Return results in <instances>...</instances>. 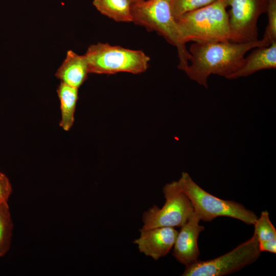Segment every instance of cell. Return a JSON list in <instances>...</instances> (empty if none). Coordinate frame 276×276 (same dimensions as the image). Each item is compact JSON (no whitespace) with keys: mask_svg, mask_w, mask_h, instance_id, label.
Here are the masks:
<instances>
[{"mask_svg":"<svg viewBox=\"0 0 276 276\" xmlns=\"http://www.w3.org/2000/svg\"><path fill=\"white\" fill-rule=\"evenodd\" d=\"M269 44L263 38L242 43L194 42L190 47L189 64L183 71L190 79L207 88L211 75L227 78L242 66L247 52Z\"/></svg>","mask_w":276,"mask_h":276,"instance_id":"obj_1","label":"cell"},{"mask_svg":"<svg viewBox=\"0 0 276 276\" xmlns=\"http://www.w3.org/2000/svg\"><path fill=\"white\" fill-rule=\"evenodd\" d=\"M223 0L192 11L176 20L182 42L206 43L229 41V25Z\"/></svg>","mask_w":276,"mask_h":276,"instance_id":"obj_2","label":"cell"},{"mask_svg":"<svg viewBox=\"0 0 276 276\" xmlns=\"http://www.w3.org/2000/svg\"><path fill=\"white\" fill-rule=\"evenodd\" d=\"M132 22L149 31H155L175 47L179 58L178 68L188 65L190 54L180 37L173 14V0H145L132 5Z\"/></svg>","mask_w":276,"mask_h":276,"instance_id":"obj_3","label":"cell"},{"mask_svg":"<svg viewBox=\"0 0 276 276\" xmlns=\"http://www.w3.org/2000/svg\"><path fill=\"white\" fill-rule=\"evenodd\" d=\"M178 181L201 220L210 222L218 217H227L251 225L254 224L258 218L254 212L242 204L220 199L206 192L187 172H182Z\"/></svg>","mask_w":276,"mask_h":276,"instance_id":"obj_4","label":"cell"},{"mask_svg":"<svg viewBox=\"0 0 276 276\" xmlns=\"http://www.w3.org/2000/svg\"><path fill=\"white\" fill-rule=\"evenodd\" d=\"M84 55L89 73L98 74L120 72L139 74L147 70L150 61V58L142 51L107 43L90 45Z\"/></svg>","mask_w":276,"mask_h":276,"instance_id":"obj_5","label":"cell"},{"mask_svg":"<svg viewBox=\"0 0 276 276\" xmlns=\"http://www.w3.org/2000/svg\"><path fill=\"white\" fill-rule=\"evenodd\" d=\"M259 242L254 234L230 251L212 260L197 261L186 266L183 276H222L235 272L256 261L260 256Z\"/></svg>","mask_w":276,"mask_h":276,"instance_id":"obj_6","label":"cell"},{"mask_svg":"<svg viewBox=\"0 0 276 276\" xmlns=\"http://www.w3.org/2000/svg\"><path fill=\"white\" fill-rule=\"evenodd\" d=\"M165 202L159 208L154 204L142 215V228L181 227L188 220L194 209L178 181L167 183L163 188Z\"/></svg>","mask_w":276,"mask_h":276,"instance_id":"obj_7","label":"cell"},{"mask_svg":"<svg viewBox=\"0 0 276 276\" xmlns=\"http://www.w3.org/2000/svg\"><path fill=\"white\" fill-rule=\"evenodd\" d=\"M228 12L229 41L242 43L258 40V20L266 13L267 0H223Z\"/></svg>","mask_w":276,"mask_h":276,"instance_id":"obj_8","label":"cell"},{"mask_svg":"<svg viewBox=\"0 0 276 276\" xmlns=\"http://www.w3.org/2000/svg\"><path fill=\"white\" fill-rule=\"evenodd\" d=\"M200 219L193 211L187 222L181 226L173 246V255L177 261L188 266L198 261L199 250L198 238L204 229L199 224Z\"/></svg>","mask_w":276,"mask_h":276,"instance_id":"obj_9","label":"cell"},{"mask_svg":"<svg viewBox=\"0 0 276 276\" xmlns=\"http://www.w3.org/2000/svg\"><path fill=\"white\" fill-rule=\"evenodd\" d=\"M140 236L133 241L140 252L155 260L166 256L173 247L178 231L172 227L141 228Z\"/></svg>","mask_w":276,"mask_h":276,"instance_id":"obj_10","label":"cell"},{"mask_svg":"<svg viewBox=\"0 0 276 276\" xmlns=\"http://www.w3.org/2000/svg\"><path fill=\"white\" fill-rule=\"evenodd\" d=\"M276 68V41L256 48L245 57L242 66L227 79H236L250 76L259 71Z\"/></svg>","mask_w":276,"mask_h":276,"instance_id":"obj_11","label":"cell"},{"mask_svg":"<svg viewBox=\"0 0 276 276\" xmlns=\"http://www.w3.org/2000/svg\"><path fill=\"white\" fill-rule=\"evenodd\" d=\"M89 73L86 58L72 50L67 51L66 57L55 73L61 82L79 88L86 80Z\"/></svg>","mask_w":276,"mask_h":276,"instance_id":"obj_12","label":"cell"},{"mask_svg":"<svg viewBox=\"0 0 276 276\" xmlns=\"http://www.w3.org/2000/svg\"><path fill=\"white\" fill-rule=\"evenodd\" d=\"M57 93L61 110L59 125L63 130L67 131L74 122V115L78 99V88L60 82L57 88Z\"/></svg>","mask_w":276,"mask_h":276,"instance_id":"obj_13","label":"cell"},{"mask_svg":"<svg viewBox=\"0 0 276 276\" xmlns=\"http://www.w3.org/2000/svg\"><path fill=\"white\" fill-rule=\"evenodd\" d=\"M93 4L101 14L117 22H132V4L129 0H93Z\"/></svg>","mask_w":276,"mask_h":276,"instance_id":"obj_14","label":"cell"},{"mask_svg":"<svg viewBox=\"0 0 276 276\" xmlns=\"http://www.w3.org/2000/svg\"><path fill=\"white\" fill-rule=\"evenodd\" d=\"M13 227L8 202L0 203V257L10 248Z\"/></svg>","mask_w":276,"mask_h":276,"instance_id":"obj_15","label":"cell"},{"mask_svg":"<svg viewBox=\"0 0 276 276\" xmlns=\"http://www.w3.org/2000/svg\"><path fill=\"white\" fill-rule=\"evenodd\" d=\"M254 225V234L257 237L259 242L276 239V229L270 220L267 211L261 212Z\"/></svg>","mask_w":276,"mask_h":276,"instance_id":"obj_16","label":"cell"},{"mask_svg":"<svg viewBox=\"0 0 276 276\" xmlns=\"http://www.w3.org/2000/svg\"><path fill=\"white\" fill-rule=\"evenodd\" d=\"M217 0H173V14L176 20L187 12L207 6Z\"/></svg>","mask_w":276,"mask_h":276,"instance_id":"obj_17","label":"cell"},{"mask_svg":"<svg viewBox=\"0 0 276 276\" xmlns=\"http://www.w3.org/2000/svg\"><path fill=\"white\" fill-rule=\"evenodd\" d=\"M268 24L263 38L270 44L276 41V0H267Z\"/></svg>","mask_w":276,"mask_h":276,"instance_id":"obj_18","label":"cell"},{"mask_svg":"<svg viewBox=\"0 0 276 276\" xmlns=\"http://www.w3.org/2000/svg\"><path fill=\"white\" fill-rule=\"evenodd\" d=\"M12 193V187L7 175L0 172V203L8 202Z\"/></svg>","mask_w":276,"mask_h":276,"instance_id":"obj_19","label":"cell"},{"mask_svg":"<svg viewBox=\"0 0 276 276\" xmlns=\"http://www.w3.org/2000/svg\"><path fill=\"white\" fill-rule=\"evenodd\" d=\"M259 249L262 251L276 253V239L259 242Z\"/></svg>","mask_w":276,"mask_h":276,"instance_id":"obj_20","label":"cell"},{"mask_svg":"<svg viewBox=\"0 0 276 276\" xmlns=\"http://www.w3.org/2000/svg\"><path fill=\"white\" fill-rule=\"evenodd\" d=\"M132 4H137L142 2L145 0H129Z\"/></svg>","mask_w":276,"mask_h":276,"instance_id":"obj_21","label":"cell"}]
</instances>
